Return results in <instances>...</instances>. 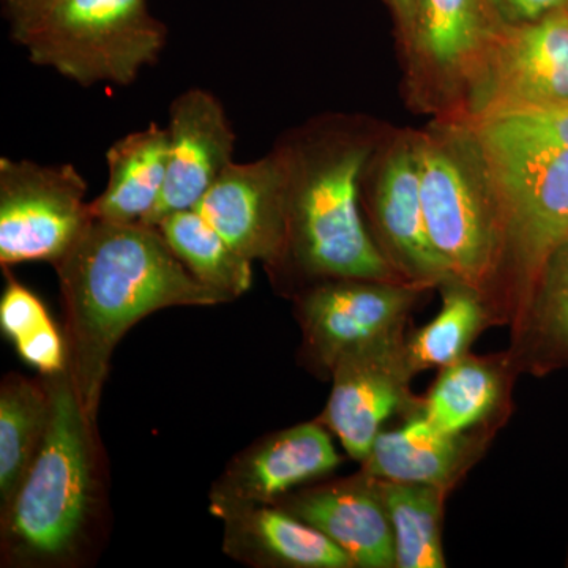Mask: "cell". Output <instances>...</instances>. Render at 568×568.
<instances>
[{
	"instance_id": "1",
	"label": "cell",
	"mask_w": 568,
	"mask_h": 568,
	"mask_svg": "<svg viewBox=\"0 0 568 568\" xmlns=\"http://www.w3.org/2000/svg\"><path fill=\"white\" fill-rule=\"evenodd\" d=\"M54 268L65 316L67 372L93 420L112 353L134 324L173 306L231 302L194 278L159 227L144 223L93 219Z\"/></svg>"
},
{
	"instance_id": "2",
	"label": "cell",
	"mask_w": 568,
	"mask_h": 568,
	"mask_svg": "<svg viewBox=\"0 0 568 568\" xmlns=\"http://www.w3.org/2000/svg\"><path fill=\"white\" fill-rule=\"evenodd\" d=\"M47 437L9 506L0 510V566L77 568L95 559L108 532V463L97 420L69 372L47 376Z\"/></svg>"
},
{
	"instance_id": "3",
	"label": "cell",
	"mask_w": 568,
	"mask_h": 568,
	"mask_svg": "<svg viewBox=\"0 0 568 568\" xmlns=\"http://www.w3.org/2000/svg\"><path fill=\"white\" fill-rule=\"evenodd\" d=\"M287 174L286 242L268 271L315 282L395 283V271L366 231L358 189L369 149L345 132L317 133L282 148Z\"/></svg>"
},
{
	"instance_id": "4",
	"label": "cell",
	"mask_w": 568,
	"mask_h": 568,
	"mask_svg": "<svg viewBox=\"0 0 568 568\" xmlns=\"http://www.w3.org/2000/svg\"><path fill=\"white\" fill-rule=\"evenodd\" d=\"M10 29L29 61L80 85L132 84L168 36L148 0H58Z\"/></svg>"
},
{
	"instance_id": "5",
	"label": "cell",
	"mask_w": 568,
	"mask_h": 568,
	"mask_svg": "<svg viewBox=\"0 0 568 568\" xmlns=\"http://www.w3.org/2000/svg\"><path fill=\"white\" fill-rule=\"evenodd\" d=\"M478 148L503 222L504 250L517 272V325L568 235V148Z\"/></svg>"
},
{
	"instance_id": "6",
	"label": "cell",
	"mask_w": 568,
	"mask_h": 568,
	"mask_svg": "<svg viewBox=\"0 0 568 568\" xmlns=\"http://www.w3.org/2000/svg\"><path fill=\"white\" fill-rule=\"evenodd\" d=\"M426 230L457 282L481 291L504 252L495 196L474 181L462 156L443 142H414Z\"/></svg>"
},
{
	"instance_id": "7",
	"label": "cell",
	"mask_w": 568,
	"mask_h": 568,
	"mask_svg": "<svg viewBox=\"0 0 568 568\" xmlns=\"http://www.w3.org/2000/svg\"><path fill=\"white\" fill-rule=\"evenodd\" d=\"M88 182L73 164L0 159V264L52 267L92 223Z\"/></svg>"
},
{
	"instance_id": "8",
	"label": "cell",
	"mask_w": 568,
	"mask_h": 568,
	"mask_svg": "<svg viewBox=\"0 0 568 568\" xmlns=\"http://www.w3.org/2000/svg\"><path fill=\"white\" fill-rule=\"evenodd\" d=\"M417 291L373 280H327L297 295L304 334L302 354L310 368L332 375L339 357L388 336L403 334Z\"/></svg>"
},
{
	"instance_id": "9",
	"label": "cell",
	"mask_w": 568,
	"mask_h": 568,
	"mask_svg": "<svg viewBox=\"0 0 568 568\" xmlns=\"http://www.w3.org/2000/svg\"><path fill=\"white\" fill-rule=\"evenodd\" d=\"M478 119L568 103V9L500 26L478 63Z\"/></svg>"
},
{
	"instance_id": "10",
	"label": "cell",
	"mask_w": 568,
	"mask_h": 568,
	"mask_svg": "<svg viewBox=\"0 0 568 568\" xmlns=\"http://www.w3.org/2000/svg\"><path fill=\"white\" fill-rule=\"evenodd\" d=\"M413 376L403 334L351 351L332 369L334 386L321 424L351 458L364 463L388 418L413 405Z\"/></svg>"
},
{
	"instance_id": "11",
	"label": "cell",
	"mask_w": 568,
	"mask_h": 568,
	"mask_svg": "<svg viewBox=\"0 0 568 568\" xmlns=\"http://www.w3.org/2000/svg\"><path fill=\"white\" fill-rule=\"evenodd\" d=\"M339 465L342 457L320 420L272 433L227 463L209 491V511L219 517L231 508L275 506Z\"/></svg>"
},
{
	"instance_id": "12",
	"label": "cell",
	"mask_w": 568,
	"mask_h": 568,
	"mask_svg": "<svg viewBox=\"0 0 568 568\" xmlns=\"http://www.w3.org/2000/svg\"><path fill=\"white\" fill-rule=\"evenodd\" d=\"M197 212L246 260L272 271L286 242L287 174L282 149L250 163H231Z\"/></svg>"
},
{
	"instance_id": "13",
	"label": "cell",
	"mask_w": 568,
	"mask_h": 568,
	"mask_svg": "<svg viewBox=\"0 0 568 568\" xmlns=\"http://www.w3.org/2000/svg\"><path fill=\"white\" fill-rule=\"evenodd\" d=\"M166 130V183L159 204L144 220L149 226H156L171 213L196 207L234 163L235 133L222 102L212 92L194 88L175 97Z\"/></svg>"
},
{
	"instance_id": "14",
	"label": "cell",
	"mask_w": 568,
	"mask_h": 568,
	"mask_svg": "<svg viewBox=\"0 0 568 568\" xmlns=\"http://www.w3.org/2000/svg\"><path fill=\"white\" fill-rule=\"evenodd\" d=\"M275 506L321 530L355 567H396L394 530L375 477L361 476L295 489Z\"/></svg>"
},
{
	"instance_id": "15",
	"label": "cell",
	"mask_w": 568,
	"mask_h": 568,
	"mask_svg": "<svg viewBox=\"0 0 568 568\" xmlns=\"http://www.w3.org/2000/svg\"><path fill=\"white\" fill-rule=\"evenodd\" d=\"M223 521V551L256 568H354L335 541L278 506L231 508Z\"/></svg>"
},
{
	"instance_id": "16",
	"label": "cell",
	"mask_w": 568,
	"mask_h": 568,
	"mask_svg": "<svg viewBox=\"0 0 568 568\" xmlns=\"http://www.w3.org/2000/svg\"><path fill=\"white\" fill-rule=\"evenodd\" d=\"M375 213L403 271L422 284L457 282L426 230L414 144L398 145L384 163L375 189Z\"/></svg>"
},
{
	"instance_id": "17",
	"label": "cell",
	"mask_w": 568,
	"mask_h": 568,
	"mask_svg": "<svg viewBox=\"0 0 568 568\" xmlns=\"http://www.w3.org/2000/svg\"><path fill=\"white\" fill-rule=\"evenodd\" d=\"M474 446L465 435H448L416 413L377 435L362 473L396 484L448 488L463 473Z\"/></svg>"
},
{
	"instance_id": "18",
	"label": "cell",
	"mask_w": 568,
	"mask_h": 568,
	"mask_svg": "<svg viewBox=\"0 0 568 568\" xmlns=\"http://www.w3.org/2000/svg\"><path fill=\"white\" fill-rule=\"evenodd\" d=\"M168 160V130L155 123L115 141L106 152V186L91 201L93 219L144 223L162 197Z\"/></svg>"
},
{
	"instance_id": "19",
	"label": "cell",
	"mask_w": 568,
	"mask_h": 568,
	"mask_svg": "<svg viewBox=\"0 0 568 568\" xmlns=\"http://www.w3.org/2000/svg\"><path fill=\"white\" fill-rule=\"evenodd\" d=\"M500 26L489 0H416L413 41L440 70L476 71Z\"/></svg>"
},
{
	"instance_id": "20",
	"label": "cell",
	"mask_w": 568,
	"mask_h": 568,
	"mask_svg": "<svg viewBox=\"0 0 568 568\" xmlns=\"http://www.w3.org/2000/svg\"><path fill=\"white\" fill-rule=\"evenodd\" d=\"M52 396L47 376L9 373L0 384V510L9 506L47 437Z\"/></svg>"
},
{
	"instance_id": "21",
	"label": "cell",
	"mask_w": 568,
	"mask_h": 568,
	"mask_svg": "<svg viewBox=\"0 0 568 568\" xmlns=\"http://www.w3.org/2000/svg\"><path fill=\"white\" fill-rule=\"evenodd\" d=\"M517 327V361L534 375L568 368V235L549 257Z\"/></svg>"
},
{
	"instance_id": "22",
	"label": "cell",
	"mask_w": 568,
	"mask_h": 568,
	"mask_svg": "<svg viewBox=\"0 0 568 568\" xmlns=\"http://www.w3.org/2000/svg\"><path fill=\"white\" fill-rule=\"evenodd\" d=\"M155 227L194 278L231 302L248 293L253 284L252 261L242 256L196 209L171 213Z\"/></svg>"
},
{
	"instance_id": "23",
	"label": "cell",
	"mask_w": 568,
	"mask_h": 568,
	"mask_svg": "<svg viewBox=\"0 0 568 568\" xmlns=\"http://www.w3.org/2000/svg\"><path fill=\"white\" fill-rule=\"evenodd\" d=\"M504 377L499 368L481 358L465 357L444 366L422 403L429 424L448 435H465L484 424L503 399Z\"/></svg>"
},
{
	"instance_id": "24",
	"label": "cell",
	"mask_w": 568,
	"mask_h": 568,
	"mask_svg": "<svg viewBox=\"0 0 568 568\" xmlns=\"http://www.w3.org/2000/svg\"><path fill=\"white\" fill-rule=\"evenodd\" d=\"M376 480L394 530L396 567H446L440 528L447 488Z\"/></svg>"
},
{
	"instance_id": "25",
	"label": "cell",
	"mask_w": 568,
	"mask_h": 568,
	"mask_svg": "<svg viewBox=\"0 0 568 568\" xmlns=\"http://www.w3.org/2000/svg\"><path fill=\"white\" fill-rule=\"evenodd\" d=\"M446 286L439 315L406 339L407 362L414 375L436 366L444 368L465 357L488 323L478 291L459 282Z\"/></svg>"
},
{
	"instance_id": "26",
	"label": "cell",
	"mask_w": 568,
	"mask_h": 568,
	"mask_svg": "<svg viewBox=\"0 0 568 568\" xmlns=\"http://www.w3.org/2000/svg\"><path fill=\"white\" fill-rule=\"evenodd\" d=\"M477 142L497 149L568 148V103L478 119Z\"/></svg>"
},
{
	"instance_id": "27",
	"label": "cell",
	"mask_w": 568,
	"mask_h": 568,
	"mask_svg": "<svg viewBox=\"0 0 568 568\" xmlns=\"http://www.w3.org/2000/svg\"><path fill=\"white\" fill-rule=\"evenodd\" d=\"M50 323V313L39 295L10 278L0 298V328L3 335L17 343Z\"/></svg>"
},
{
	"instance_id": "28",
	"label": "cell",
	"mask_w": 568,
	"mask_h": 568,
	"mask_svg": "<svg viewBox=\"0 0 568 568\" xmlns=\"http://www.w3.org/2000/svg\"><path fill=\"white\" fill-rule=\"evenodd\" d=\"M22 362L31 365L41 376L61 375L69 366L65 335L58 331L54 323L40 327L31 335L14 343Z\"/></svg>"
},
{
	"instance_id": "29",
	"label": "cell",
	"mask_w": 568,
	"mask_h": 568,
	"mask_svg": "<svg viewBox=\"0 0 568 568\" xmlns=\"http://www.w3.org/2000/svg\"><path fill=\"white\" fill-rule=\"evenodd\" d=\"M496 18L503 26H521L541 20L560 9L568 0H489Z\"/></svg>"
},
{
	"instance_id": "30",
	"label": "cell",
	"mask_w": 568,
	"mask_h": 568,
	"mask_svg": "<svg viewBox=\"0 0 568 568\" xmlns=\"http://www.w3.org/2000/svg\"><path fill=\"white\" fill-rule=\"evenodd\" d=\"M55 2L58 0H3V9H6L10 28H14V26H20L22 22L36 18L37 14L43 13Z\"/></svg>"
},
{
	"instance_id": "31",
	"label": "cell",
	"mask_w": 568,
	"mask_h": 568,
	"mask_svg": "<svg viewBox=\"0 0 568 568\" xmlns=\"http://www.w3.org/2000/svg\"><path fill=\"white\" fill-rule=\"evenodd\" d=\"M394 10L403 33L413 39L414 20H416V0H387Z\"/></svg>"
},
{
	"instance_id": "32",
	"label": "cell",
	"mask_w": 568,
	"mask_h": 568,
	"mask_svg": "<svg viewBox=\"0 0 568 568\" xmlns=\"http://www.w3.org/2000/svg\"><path fill=\"white\" fill-rule=\"evenodd\" d=\"M567 9H568V6H567Z\"/></svg>"
}]
</instances>
